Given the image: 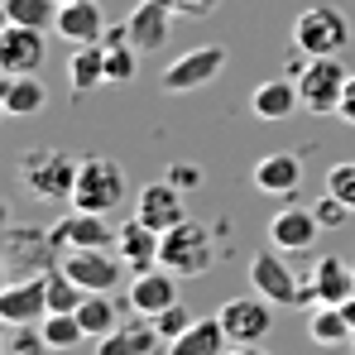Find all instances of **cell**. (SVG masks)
<instances>
[{"label": "cell", "instance_id": "cell-1", "mask_svg": "<svg viewBox=\"0 0 355 355\" xmlns=\"http://www.w3.org/2000/svg\"><path fill=\"white\" fill-rule=\"evenodd\" d=\"M293 44L302 58H341L351 44V19L336 5H307L293 19Z\"/></svg>", "mask_w": 355, "mask_h": 355}, {"label": "cell", "instance_id": "cell-2", "mask_svg": "<svg viewBox=\"0 0 355 355\" xmlns=\"http://www.w3.org/2000/svg\"><path fill=\"white\" fill-rule=\"evenodd\" d=\"M77 159L62 154V149H29L19 159V182L39 197V202H72V187H77Z\"/></svg>", "mask_w": 355, "mask_h": 355}, {"label": "cell", "instance_id": "cell-3", "mask_svg": "<svg viewBox=\"0 0 355 355\" xmlns=\"http://www.w3.org/2000/svg\"><path fill=\"white\" fill-rule=\"evenodd\" d=\"M346 62L341 58H307L297 67V96L312 116H336L341 111V96H346Z\"/></svg>", "mask_w": 355, "mask_h": 355}, {"label": "cell", "instance_id": "cell-4", "mask_svg": "<svg viewBox=\"0 0 355 355\" xmlns=\"http://www.w3.org/2000/svg\"><path fill=\"white\" fill-rule=\"evenodd\" d=\"M125 202V173H120L111 159L101 154H87L82 168H77V187H72V207L77 211H116Z\"/></svg>", "mask_w": 355, "mask_h": 355}, {"label": "cell", "instance_id": "cell-5", "mask_svg": "<svg viewBox=\"0 0 355 355\" xmlns=\"http://www.w3.org/2000/svg\"><path fill=\"white\" fill-rule=\"evenodd\" d=\"M284 250H274V245H264L254 259H250V288L259 297H269L274 307H297V302H317L312 293V284H297L293 269L279 259Z\"/></svg>", "mask_w": 355, "mask_h": 355}, {"label": "cell", "instance_id": "cell-6", "mask_svg": "<svg viewBox=\"0 0 355 355\" xmlns=\"http://www.w3.org/2000/svg\"><path fill=\"white\" fill-rule=\"evenodd\" d=\"M211 259H216V250H211V231H207L202 221H182V226H173V231H164L159 264L173 269L178 279H197V274H207Z\"/></svg>", "mask_w": 355, "mask_h": 355}, {"label": "cell", "instance_id": "cell-7", "mask_svg": "<svg viewBox=\"0 0 355 355\" xmlns=\"http://www.w3.org/2000/svg\"><path fill=\"white\" fill-rule=\"evenodd\" d=\"M62 274L82 288V293H116L120 279L130 274V264L111 250H62Z\"/></svg>", "mask_w": 355, "mask_h": 355}, {"label": "cell", "instance_id": "cell-8", "mask_svg": "<svg viewBox=\"0 0 355 355\" xmlns=\"http://www.w3.org/2000/svg\"><path fill=\"white\" fill-rule=\"evenodd\" d=\"M120 240V226H111L101 211H67L49 226V250H111Z\"/></svg>", "mask_w": 355, "mask_h": 355}, {"label": "cell", "instance_id": "cell-9", "mask_svg": "<svg viewBox=\"0 0 355 355\" xmlns=\"http://www.w3.org/2000/svg\"><path fill=\"white\" fill-rule=\"evenodd\" d=\"M226 62H231V53H226L221 44H202V49H187L182 58H173L168 67H164L159 87H164V92H173V96H182V92H197V87L216 82Z\"/></svg>", "mask_w": 355, "mask_h": 355}, {"label": "cell", "instance_id": "cell-10", "mask_svg": "<svg viewBox=\"0 0 355 355\" xmlns=\"http://www.w3.org/2000/svg\"><path fill=\"white\" fill-rule=\"evenodd\" d=\"M274 302L259 293L250 297H226L221 302V327H226V336H231V346H264L269 341V327H274V312H269Z\"/></svg>", "mask_w": 355, "mask_h": 355}, {"label": "cell", "instance_id": "cell-11", "mask_svg": "<svg viewBox=\"0 0 355 355\" xmlns=\"http://www.w3.org/2000/svg\"><path fill=\"white\" fill-rule=\"evenodd\" d=\"M44 58H49V29H29V24L0 29V72L5 77L44 72Z\"/></svg>", "mask_w": 355, "mask_h": 355}, {"label": "cell", "instance_id": "cell-12", "mask_svg": "<svg viewBox=\"0 0 355 355\" xmlns=\"http://www.w3.org/2000/svg\"><path fill=\"white\" fill-rule=\"evenodd\" d=\"M49 317V274H29L0 288V322L5 327H39Z\"/></svg>", "mask_w": 355, "mask_h": 355}, {"label": "cell", "instance_id": "cell-13", "mask_svg": "<svg viewBox=\"0 0 355 355\" xmlns=\"http://www.w3.org/2000/svg\"><path fill=\"white\" fill-rule=\"evenodd\" d=\"M182 197H187V192H182L178 182H168V178L144 182V187H139V197H135V216L164 236V231H173V226L187 221V202H182Z\"/></svg>", "mask_w": 355, "mask_h": 355}, {"label": "cell", "instance_id": "cell-14", "mask_svg": "<svg viewBox=\"0 0 355 355\" xmlns=\"http://www.w3.org/2000/svg\"><path fill=\"white\" fill-rule=\"evenodd\" d=\"M125 302H130L139 317H159L164 307H173V302H178V274H173V269H164V264L135 274L130 288H125Z\"/></svg>", "mask_w": 355, "mask_h": 355}, {"label": "cell", "instance_id": "cell-15", "mask_svg": "<svg viewBox=\"0 0 355 355\" xmlns=\"http://www.w3.org/2000/svg\"><path fill=\"white\" fill-rule=\"evenodd\" d=\"M168 29H173V5L168 0H139L125 19V34L139 53H154L168 44Z\"/></svg>", "mask_w": 355, "mask_h": 355}, {"label": "cell", "instance_id": "cell-16", "mask_svg": "<svg viewBox=\"0 0 355 355\" xmlns=\"http://www.w3.org/2000/svg\"><path fill=\"white\" fill-rule=\"evenodd\" d=\"M269 245L274 250H284V254H297V250H307L312 240L322 236V221H317V211L312 207H284V211H274L269 216Z\"/></svg>", "mask_w": 355, "mask_h": 355}, {"label": "cell", "instance_id": "cell-17", "mask_svg": "<svg viewBox=\"0 0 355 355\" xmlns=\"http://www.w3.org/2000/svg\"><path fill=\"white\" fill-rule=\"evenodd\" d=\"M53 34L67 44H101L106 39V19H101V5L96 0H67L58 10V24Z\"/></svg>", "mask_w": 355, "mask_h": 355}, {"label": "cell", "instance_id": "cell-18", "mask_svg": "<svg viewBox=\"0 0 355 355\" xmlns=\"http://www.w3.org/2000/svg\"><path fill=\"white\" fill-rule=\"evenodd\" d=\"M159 250H164V236H159L154 226H144L139 216L120 226L116 254L125 259V264H130V274H144V269H154V264H159Z\"/></svg>", "mask_w": 355, "mask_h": 355}, {"label": "cell", "instance_id": "cell-19", "mask_svg": "<svg viewBox=\"0 0 355 355\" xmlns=\"http://www.w3.org/2000/svg\"><path fill=\"white\" fill-rule=\"evenodd\" d=\"M164 336L154 327V317H135V322H120L111 336L96 341V355H154Z\"/></svg>", "mask_w": 355, "mask_h": 355}, {"label": "cell", "instance_id": "cell-20", "mask_svg": "<svg viewBox=\"0 0 355 355\" xmlns=\"http://www.w3.org/2000/svg\"><path fill=\"white\" fill-rule=\"evenodd\" d=\"M49 106V87L39 82V72H29V77H5L0 82V111L10 120H29L39 116Z\"/></svg>", "mask_w": 355, "mask_h": 355}, {"label": "cell", "instance_id": "cell-21", "mask_svg": "<svg viewBox=\"0 0 355 355\" xmlns=\"http://www.w3.org/2000/svg\"><path fill=\"white\" fill-rule=\"evenodd\" d=\"M307 284H312L317 302H331V307H341V302H351V293H355V264L336 259V254H322Z\"/></svg>", "mask_w": 355, "mask_h": 355}, {"label": "cell", "instance_id": "cell-22", "mask_svg": "<svg viewBox=\"0 0 355 355\" xmlns=\"http://www.w3.org/2000/svg\"><path fill=\"white\" fill-rule=\"evenodd\" d=\"M297 106H302V96H297V77H269V82H259L254 96H250L254 120H288Z\"/></svg>", "mask_w": 355, "mask_h": 355}, {"label": "cell", "instance_id": "cell-23", "mask_svg": "<svg viewBox=\"0 0 355 355\" xmlns=\"http://www.w3.org/2000/svg\"><path fill=\"white\" fill-rule=\"evenodd\" d=\"M250 178L264 197H293L302 182V164H297V154H264Z\"/></svg>", "mask_w": 355, "mask_h": 355}, {"label": "cell", "instance_id": "cell-24", "mask_svg": "<svg viewBox=\"0 0 355 355\" xmlns=\"http://www.w3.org/2000/svg\"><path fill=\"white\" fill-rule=\"evenodd\" d=\"M231 351V336L221 327V317H197L178 341H168L164 355H226Z\"/></svg>", "mask_w": 355, "mask_h": 355}, {"label": "cell", "instance_id": "cell-25", "mask_svg": "<svg viewBox=\"0 0 355 355\" xmlns=\"http://www.w3.org/2000/svg\"><path fill=\"white\" fill-rule=\"evenodd\" d=\"M67 82H72V92L106 87L111 82L106 77V44H72V53H67Z\"/></svg>", "mask_w": 355, "mask_h": 355}, {"label": "cell", "instance_id": "cell-26", "mask_svg": "<svg viewBox=\"0 0 355 355\" xmlns=\"http://www.w3.org/2000/svg\"><path fill=\"white\" fill-rule=\"evenodd\" d=\"M307 336H312V346H351L355 327L341 307L317 302V312H307Z\"/></svg>", "mask_w": 355, "mask_h": 355}, {"label": "cell", "instance_id": "cell-27", "mask_svg": "<svg viewBox=\"0 0 355 355\" xmlns=\"http://www.w3.org/2000/svg\"><path fill=\"white\" fill-rule=\"evenodd\" d=\"M77 322H82L87 341H101V336H111V331L120 327L111 293H87V297H82V307H77Z\"/></svg>", "mask_w": 355, "mask_h": 355}, {"label": "cell", "instance_id": "cell-28", "mask_svg": "<svg viewBox=\"0 0 355 355\" xmlns=\"http://www.w3.org/2000/svg\"><path fill=\"white\" fill-rule=\"evenodd\" d=\"M62 0H0L5 24H29V29H53Z\"/></svg>", "mask_w": 355, "mask_h": 355}, {"label": "cell", "instance_id": "cell-29", "mask_svg": "<svg viewBox=\"0 0 355 355\" xmlns=\"http://www.w3.org/2000/svg\"><path fill=\"white\" fill-rule=\"evenodd\" d=\"M101 44H106V77H111V82H130V77H135V67H139V62H135L139 49L130 44L125 24H120V29H106V39H101Z\"/></svg>", "mask_w": 355, "mask_h": 355}, {"label": "cell", "instance_id": "cell-30", "mask_svg": "<svg viewBox=\"0 0 355 355\" xmlns=\"http://www.w3.org/2000/svg\"><path fill=\"white\" fill-rule=\"evenodd\" d=\"M39 331H44L49 351H72L77 341H87V331H82L77 312H49V317L39 322Z\"/></svg>", "mask_w": 355, "mask_h": 355}, {"label": "cell", "instance_id": "cell-31", "mask_svg": "<svg viewBox=\"0 0 355 355\" xmlns=\"http://www.w3.org/2000/svg\"><path fill=\"white\" fill-rule=\"evenodd\" d=\"M82 297H87V293H82L62 269H49V312H77Z\"/></svg>", "mask_w": 355, "mask_h": 355}, {"label": "cell", "instance_id": "cell-32", "mask_svg": "<svg viewBox=\"0 0 355 355\" xmlns=\"http://www.w3.org/2000/svg\"><path fill=\"white\" fill-rule=\"evenodd\" d=\"M327 192L341 197V202L355 211V159H341V164L327 168Z\"/></svg>", "mask_w": 355, "mask_h": 355}, {"label": "cell", "instance_id": "cell-33", "mask_svg": "<svg viewBox=\"0 0 355 355\" xmlns=\"http://www.w3.org/2000/svg\"><path fill=\"white\" fill-rule=\"evenodd\" d=\"M192 322H197V317H192V312H187L182 302H173V307H164V312L154 317V327H159V336H164V341H178V336H182V331H187Z\"/></svg>", "mask_w": 355, "mask_h": 355}, {"label": "cell", "instance_id": "cell-34", "mask_svg": "<svg viewBox=\"0 0 355 355\" xmlns=\"http://www.w3.org/2000/svg\"><path fill=\"white\" fill-rule=\"evenodd\" d=\"M15 355H44L49 351V341H44V331L39 327H15Z\"/></svg>", "mask_w": 355, "mask_h": 355}, {"label": "cell", "instance_id": "cell-35", "mask_svg": "<svg viewBox=\"0 0 355 355\" xmlns=\"http://www.w3.org/2000/svg\"><path fill=\"white\" fill-rule=\"evenodd\" d=\"M312 211H317V221H322V231H327V226H341V221L351 216V207H346L341 197H331V192H327V197H322V202H317Z\"/></svg>", "mask_w": 355, "mask_h": 355}, {"label": "cell", "instance_id": "cell-36", "mask_svg": "<svg viewBox=\"0 0 355 355\" xmlns=\"http://www.w3.org/2000/svg\"><path fill=\"white\" fill-rule=\"evenodd\" d=\"M168 5H173V15H187V19H202L216 10V0H168Z\"/></svg>", "mask_w": 355, "mask_h": 355}, {"label": "cell", "instance_id": "cell-37", "mask_svg": "<svg viewBox=\"0 0 355 355\" xmlns=\"http://www.w3.org/2000/svg\"><path fill=\"white\" fill-rule=\"evenodd\" d=\"M336 120H341V125H355V72H351V82H346V96H341Z\"/></svg>", "mask_w": 355, "mask_h": 355}, {"label": "cell", "instance_id": "cell-38", "mask_svg": "<svg viewBox=\"0 0 355 355\" xmlns=\"http://www.w3.org/2000/svg\"><path fill=\"white\" fill-rule=\"evenodd\" d=\"M168 182H178V187L187 192V187H197V182H202V173H197V168H182V164H178V168H168Z\"/></svg>", "mask_w": 355, "mask_h": 355}, {"label": "cell", "instance_id": "cell-39", "mask_svg": "<svg viewBox=\"0 0 355 355\" xmlns=\"http://www.w3.org/2000/svg\"><path fill=\"white\" fill-rule=\"evenodd\" d=\"M226 355H269V351H264V346H231Z\"/></svg>", "mask_w": 355, "mask_h": 355}, {"label": "cell", "instance_id": "cell-40", "mask_svg": "<svg viewBox=\"0 0 355 355\" xmlns=\"http://www.w3.org/2000/svg\"><path fill=\"white\" fill-rule=\"evenodd\" d=\"M351 346H355V336H351Z\"/></svg>", "mask_w": 355, "mask_h": 355}, {"label": "cell", "instance_id": "cell-41", "mask_svg": "<svg viewBox=\"0 0 355 355\" xmlns=\"http://www.w3.org/2000/svg\"><path fill=\"white\" fill-rule=\"evenodd\" d=\"M62 5H67V0H62Z\"/></svg>", "mask_w": 355, "mask_h": 355}, {"label": "cell", "instance_id": "cell-42", "mask_svg": "<svg viewBox=\"0 0 355 355\" xmlns=\"http://www.w3.org/2000/svg\"><path fill=\"white\" fill-rule=\"evenodd\" d=\"M351 264H355V259H351Z\"/></svg>", "mask_w": 355, "mask_h": 355}]
</instances>
